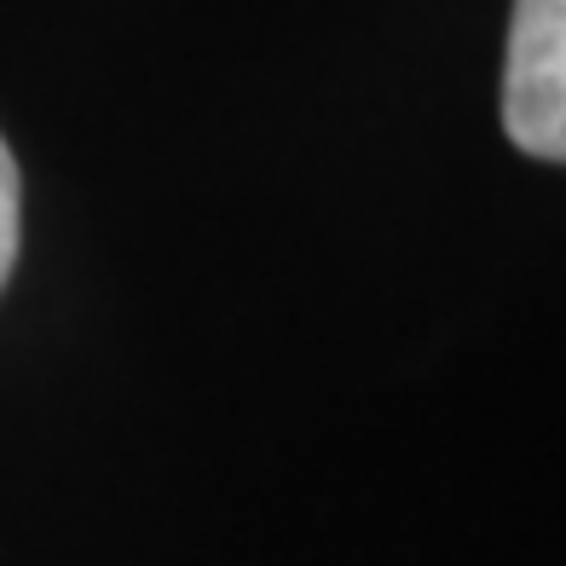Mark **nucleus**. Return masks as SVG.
Listing matches in <instances>:
<instances>
[{"label":"nucleus","mask_w":566,"mask_h":566,"mask_svg":"<svg viewBox=\"0 0 566 566\" xmlns=\"http://www.w3.org/2000/svg\"><path fill=\"white\" fill-rule=\"evenodd\" d=\"M503 134L566 163V0H514L503 53Z\"/></svg>","instance_id":"obj_1"},{"label":"nucleus","mask_w":566,"mask_h":566,"mask_svg":"<svg viewBox=\"0 0 566 566\" xmlns=\"http://www.w3.org/2000/svg\"><path fill=\"white\" fill-rule=\"evenodd\" d=\"M12 261H18V163L0 139V290L12 277Z\"/></svg>","instance_id":"obj_2"}]
</instances>
